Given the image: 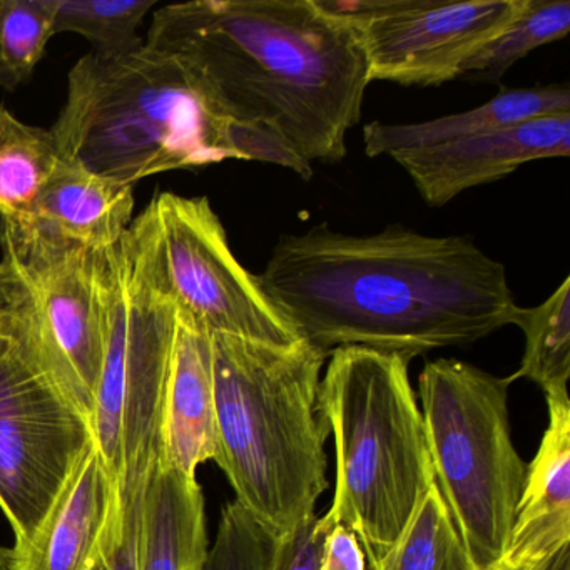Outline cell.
Instances as JSON below:
<instances>
[{
	"mask_svg": "<svg viewBox=\"0 0 570 570\" xmlns=\"http://www.w3.org/2000/svg\"><path fill=\"white\" fill-rule=\"evenodd\" d=\"M256 278L296 335L326 355L365 346L410 362L479 342L512 325L519 308L505 266L472 238L399 225L372 236L326 225L282 236Z\"/></svg>",
	"mask_w": 570,
	"mask_h": 570,
	"instance_id": "6da1fadb",
	"label": "cell"
},
{
	"mask_svg": "<svg viewBox=\"0 0 570 570\" xmlns=\"http://www.w3.org/2000/svg\"><path fill=\"white\" fill-rule=\"evenodd\" d=\"M145 45L175 59L223 118L299 161L340 163L362 119L368 65L318 0H193L153 14Z\"/></svg>",
	"mask_w": 570,
	"mask_h": 570,
	"instance_id": "7a4b0ae2",
	"label": "cell"
},
{
	"mask_svg": "<svg viewBox=\"0 0 570 570\" xmlns=\"http://www.w3.org/2000/svg\"><path fill=\"white\" fill-rule=\"evenodd\" d=\"M215 462L248 515L275 539L315 517L328 489L318 409L328 355L298 342L212 333Z\"/></svg>",
	"mask_w": 570,
	"mask_h": 570,
	"instance_id": "3957f363",
	"label": "cell"
},
{
	"mask_svg": "<svg viewBox=\"0 0 570 570\" xmlns=\"http://www.w3.org/2000/svg\"><path fill=\"white\" fill-rule=\"evenodd\" d=\"M68 81L51 132L62 159L96 175L135 186L229 159L262 161L263 139L223 118L178 61L146 45L119 56L89 52Z\"/></svg>",
	"mask_w": 570,
	"mask_h": 570,
	"instance_id": "277c9868",
	"label": "cell"
},
{
	"mask_svg": "<svg viewBox=\"0 0 570 570\" xmlns=\"http://www.w3.org/2000/svg\"><path fill=\"white\" fill-rule=\"evenodd\" d=\"M318 409L335 440V495L325 519L355 533L383 570L422 497L435 485L409 360L365 346L328 355Z\"/></svg>",
	"mask_w": 570,
	"mask_h": 570,
	"instance_id": "5b68a950",
	"label": "cell"
},
{
	"mask_svg": "<svg viewBox=\"0 0 570 570\" xmlns=\"http://www.w3.org/2000/svg\"><path fill=\"white\" fill-rule=\"evenodd\" d=\"M98 288L105 353L91 426L122 515L141 502L159 462L176 330V305L163 279L149 206L115 246L99 252Z\"/></svg>",
	"mask_w": 570,
	"mask_h": 570,
	"instance_id": "8992f818",
	"label": "cell"
},
{
	"mask_svg": "<svg viewBox=\"0 0 570 570\" xmlns=\"http://www.w3.org/2000/svg\"><path fill=\"white\" fill-rule=\"evenodd\" d=\"M509 386V376L455 358L429 362L419 376L435 485L475 570L502 567L525 483Z\"/></svg>",
	"mask_w": 570,
	"mask_h": 570,
	"instance_id": "52a82bcc",
	"label": "cell"
},
{
	"mask_svg": "<svg viewBox=\"0 0 570 570\" xmlns=\"http://www.w3.org/2000/svg\"><path fill=\"white\" fill-rule=\"evenodd\" d=\"M0 246V302L91 423L105 353L99 252L6 225Z\"/></svg>",
	"mask_w": 570,
	"mask_h": 570,
	"instance_id": "ba28073f",
	"label": "cell"
},
{
	"mask_svg": "<svg viewBox=\"0 0 570 570\" xmlns=\"http://www.w3.org/2000/svg\"><path fill=\"white\" fill-rule=\"evenodd\" d=\"M92 445L91 423L0 302V510L16 543L36 532Z\"/></svg>",
	"mask_w": 570,
	"mask_h": 570,
	"instance_id": "9c48e42d",
	"label": "cell"
},
{
	"mask_svg": "<svg viewBox=\"0 0 570 570\" xmlns=\"http://www.w3.org/2000/svg\"><path fill=\"white\" fill-rule=\"evenodd\" d=\"M163 279L173 302L209 333L263 342H298L229 248L225 226L206 196L161 193L149 205Z\"/></svg>",
	"mask_w": 570,
	"mask_h": 570,
	"instance_id": "30bf717a",
	"label": "cell"
},
{
	"mask_svg": "<svg viewBox=\"0 0 570 570\" xmlns=\"http://www.w3.org/2000/svg\"><path fill=\"white\" fill-rule=\"evenodd\" d=\"M355 32L370 82L440 86L499 36L527 0H318Z\"/></svg>",
	"mask_w": 570,
	"mask_h": 570,
	"instance_id": "8fae6325",
	"label": "cell"
},
{
	"mask_svg": "<svg viewBox=\"0 0 570 570\" xmlns=\"http://www.w3.org/2000/svg\"><path fill=\"white\" fill-rule=\"evenodd\" d=\"M569 155L570 115H553L390 156L409 173L423 202L439 208L466 189L512 175L527 163Z\"/></svg>",
	"mask_w": 570,
	"mask_h": 570,
	"instance_id": "7c38bea8",
	"label": "cell"
},
{
	"mask_svg": "<svg viewBox=\"0 0 570 570\" xmlns=\"http://www.w3.org/2000/svg\"><path fill=\"white\" fill-rule=\"evenodd\" d=\"M119 529L118 492L92 445L36 532L12 547V570H99Z\"/></svg>",
	"mask_w": 570,
	"mask_h": 570,
	"instance_id": "4fadbf2b",
	"label": "cell"
},
{
	"mask_svg": "<svg viewBox=\"0 0 570 570\" xmlns=\"http://www.w3.org/2000/svg\"><path fill=\"white\" fill-rule=\"evenodd\" d=\"M212 333L176 306L175 342L163 402L159 462L196 476L216 456Z\"/></svg>",
	"mask_w": 570,
	"mask_h": 570,
	"instance_id": "5bb4252c",
	"label": "cell"
},
{
	"mask_svg": "<svg viewBox=\"0 0 570 570\" xmlns=\"http://www.w3.org/2000/svg\"><path fill=\"white\" fill-rule=\"evenodd\" d=\"M549 425L527 465L515 525L502 567L527 569L570 543V399L546 396Z\"/></svg>",
	"mask_w": 570,
	"mask_h": 570,
	"instance_id": "9a60e30c",
	"label": "cell"
},
{
	"mask_svg": "<svg viewBox=\"0 0 570 570\" xmlns=\"http://www.w3.org/2000/svg\"><path fill=\"white\" fill-rule=\"evenodd\" d=\"M132 213L135 186L96 175L61 158L39 199L35 223L24 229L105 252L128 232Z\"/></svg>",
	"mask_w": 570,
	"mask_h": 570,
	"instance_id": "2e32d148",
	"label": "cell"
},
{
	"mask_svg": "<svg viewBox=\"0 0 570 570\" xmlns=\"http://www.w3.org/2000/svg\"><path fill=\"white\" fill-rule=\"evenodd\" d=\"M208 553L202 485L156 463L142 495L139 570H205Z\"/></svg>",
	"mask_w": 570,
	"mask_h": 570,
	"instance_id": "e0dca14e",
	"label": "cell"
},
{
	"mask_svg": "<svg viewBox=\"0 0 570 570\" xmlns=\"http://www.w3.org/2000/svg\"><path fill=\"white\" fill-rule=\"evenodd\" d=\"M553 115H570L569 85L502 88L495 98L472 111L443 116L432 121L413 125L370 122L363 128V141L366 156L376 158L403 149L423 148L466 136L483 135Z\"/></svg>",
	"mask_w": 570,
	"mask_h": 570,
	"instance_id": "ac0fdd59",
	"label": "cell"
},
{
	"mask_svg": "<svg viewBox=\"0 0 570 570\" xmlns=\"http://www.w3.org/2000/svg\"><path fill=\"white\" fill-rule=\"evenodd\" d=\"M61 161L51 129L26 125L0 105V218L29 228L46 185Z\"/></svg>",
	"mask_w": 570,
	"mask_h": 570,
	"instance_id": "d6986e66",
	"label": "cell"
},
{
	"mask_svg": "<svg viewBox=\"0 0 570 570\" xmlns=\"http://www.w3.org/2000/svg\"><path fill=\"white\" fill-rule=\"evenodd\" d=\"M512 325L525 335L522 363L510 383L529 379L546 396L569 395L570 278L535 308H517Z\"/></svg>",
	"mask_w": 570,
	"mask_h": 570,
	"instance_id": "ffe728a7",
	"label": "cell"
},
{
	"mask_svg": "<svg viewBox=\"0 0 570 570\" xmlns=\"http://www.w3.org/2000/svg\"><path fill=\"white\" fill-rule=\"evenodd\" d=\"M569 31V0H527L523 11L463 65L460 76L497 82L533 49L559 41Z\"/></svg>",
	"mask_w": 570,
	"mask_h": 570,
	"instance_id": "44dd1931",
	"label": "cell"
},
{
	"mask_svg": "<svg viewBox=\"0 0 570 570\" xmlns=\"http://www.w3.org/2000/svg\"><path fill=\"white\" fill-rule=\"evenodd\" d=\"M383 570H475L436 485L420 500Z\"/></svg>",
	"mask_w": 570,
	"mask_h": 570,
	"instance_id": "7402d4cb",
	"label": "cell"
},
{
	"mask_svg": "<svg viewBox=\"0 0 570 570\" xmlns=\"http://www.w3.org/2000/svg\"><path fill=\"white\" fill-rule=\"evenodd\" d=\"M156 0H55V28L91 42L92 55L119 56L145 45L138 36Z\"/></svg>",
	"mask_w": 570,
	"mask_h": 570,
	"instance_id": "603a6c76",
	"label": "cell"
},
{
	"mask_svg": "<svg viewBox=\"0 0 570 570\" xmlns=\"http://www.w3.org/2000/svg\"><path fill=\"white\" fill-rule=\"evenodd\" d=\"M55 35V0H0V88L31 78Z\"/></svg>",
	"mask_w": 570,
	"mask_h": 570,
	"instance_id": "cb8c5ba5",
	"label": "cell"
},
{
	"mask_svg": "<svg viewBox=\"0 0 570 570\" xmlns=\"http://www.w3.org/2000/svg\"><path fill=\"white\" fill-rule=\"evenodd\" d=\"M278 539L269 535L238 502L222 512L205 570H269Z\"/></svg>",
	"mask_w": 570,
	"mask_h": 570,
	"instance_id": "d4e9b609",
	"label": "cell"
},
{
	"mask_svg": "<svg viewBox=\"0 0 570 570\" xmlns=\"http://www.w3.org/2000/svg\"><path fill=\"white\" fill-rule=\"evenodd\" d=\"M325 517H312L276 542L269 570H318L323 542L332 530Z\"/></svg>",
	"mask_w": 570,
	"mask_h": 570,
	"instance_id": "484cf974",
	"label": "cell"
},
{
	"mask_svg": "<svg viewBox=\"0 0 570 570\" xmlns=\"http://www.w3.org/2000/svg\"><path fill=\"white\" fill-rule=\"evenodd\" d=\"M318 570H368L365 550L352 530L332 527L323 542Z\"/></svg>",
	"mask_w": 570,
	"mask_h": 570,
	"instance_id": "4316f807",
	"label": "cell"
},
{
	"mask_svg": "<svg viewBox=\"0 0 570 570\" xmlns=\"http://www.w3.org/2000/svg\"><path fill=\"white\" fill-rule=\"evenodd\" d=\"M141 507H129L122 512L118 539L106 553L99 570H139V533H141Z\"/></svg>",
	"mask_w": 570,
	"mask_h": 570,
	"instance_id": "83f0119b",
	"label": "cell"
},
{
	"mask_svg": "<svg viewBox=\"0 0 570 570\" xmlns=\"http://www.w3.org/2000/svg\"><path fill=\"white\" fill-rule=\"evenodd\" d=\"M535 570H570V543L539 563Z\"/></svg>",
	"mask_w": 570,
	"mask_h": 570,
	"instance_id": "f1b7e54d",
	"label": "cell"
},
{
	"mask_svg": "<svg viewBox=\"0 0 570 570\" xmlns=\"http://www.w3.org/2000/svg\"><path fill=\"white\" fill-rule=\"evenodd\" d=\"M0 570H12V552L6 547H0Z\"/></svg>",
	"mask_w": 570,
	"mask_h": 570,
	"instance_id": "f546056e",
	"label": "cell"
},
{
	"mask_svg": "<svg viewBox=\"0 0 570 570\" xmlns=\"http://www.w3.org/2000/svg\"><path fill=\"white\" fill-rule=\"evenodd\" d=\"M499 570H535V567H527V569H509V567H500Z\"/></svg>",
	"mask_w": 570,
	"mask_h": 570,
	"instance_id": "4dcf8cb0",
	"label": "cell"
}]
</instances>
